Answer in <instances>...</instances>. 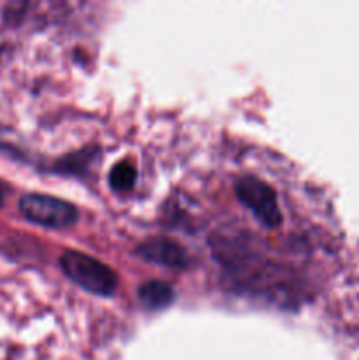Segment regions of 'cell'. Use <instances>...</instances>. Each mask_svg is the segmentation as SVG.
I'll use <instances>...</instances> for the list:
<instances>
[{
	"instance_id": "52a82bcc",
	"label": "cell",
	"mask_w": 359,
	"mask_h": 360,
	"mask_svg": "<svg viewBox=\"0 0 359 360\" xmlns=\"http://www.w3.org/2000/svg\"><path fill=\"white\" fill-rule=\"evenodd\" d=\"M2 204H4V190L2 186H0V207H2Z\"/></svg>"
},
{
	"instance_id": "8992f818",
	"label": "cell",
	"mask_w": 359,
	"mask_h": 360,
	"mask_svg": "<svg viewBox=\"0 0 359 360\" xmlns=\"http://www.w3.org/2000/svg\"><path fill=\"white\" fill-rule=\"evenodd\" d=\"M136 183V169L130 162H120L113 167L111 174H109V185L116 190V192H127Z\"/></svg>"
},
{
	"instance_id": "7a4b0ae2",
	"label": "cell",
	"mask_w": 359,
	"mask_h": 360,
	"mask_svg": "<svg viewBox=\"0 0 359 360\" xmlns=\"http://www.w3.org/2000/svg\"><path fill=\"white\" fill-rule=\"evenodd\" d=\"M20 211L27 220L49 229L73 227L80 218L76 207L58 197L28 193L20 200Z\"/></svg>"
},
{
	"instance_id": "6da1fadb",
	"label": "cell",
	"mask_w": 359,
	"mask_h": 360,
	"mask_svg": "<svg viewBox=\"0 0 359 360\" xmlns=\"http://www.w3.org/2000/svg\"><path fill=\"white\" fill-rule=\"evenodd\" d=\"M60 267L74 283L95 295L108 297L118 287L115 271L87 253L65 252L60 257Z\"/></svg>"
},
{
	"instance_id": "5b68a950",
	"label": "cell",
	"mask_w": 359,
	"mask_h": 360,
	"mask_svg": "<svg viewBox=\"0 0 359 360\" xmlns=\"http://www.w3.org/2000/svg\"><path fill=\"white\" fill-rule=\"evenodd\" d=\"M139 295V301L143 302V306H146L148 309H162L165 306H169L175 299V292L164 281H146L139 287L137 290Z\"/></svg>"
},
{
	"instance_id": "277c9868",
	"label": "cell",
	"mask_w": 359,
	"mask_h": 360,
	"mask_svg": "<svg viewBox=\"0 0 359 360\" xmlns=\"http://www.w3.org/2000/svg\"><path fill=\"white\" fill-rule=\"evenodd\" d=\"M136 253L141 259L148 260V262L171 267V269H182L189 264L187 250L176 241H171V239H148V241L141 243L137 246Z\"/></svg>"
},
{
	"instance_id": "3957f363",
	"label": "cell",
	"mask_w": 359,
	"mask_h": 360,
	"mask_svg": "<svg viewBox=\"0 0 359 360\" xmlns=\"http://www.w3.org/2000/svg\"><path fill=\"white\" fill-rule=\"evenodd\" d=\"M234 190L239 202L248 207L260 224L266 225L267 229H277L282 224V211L278 206L277 193L267 183L253 176H245L236 181Z\"/></svg>"
}]
</instances>
